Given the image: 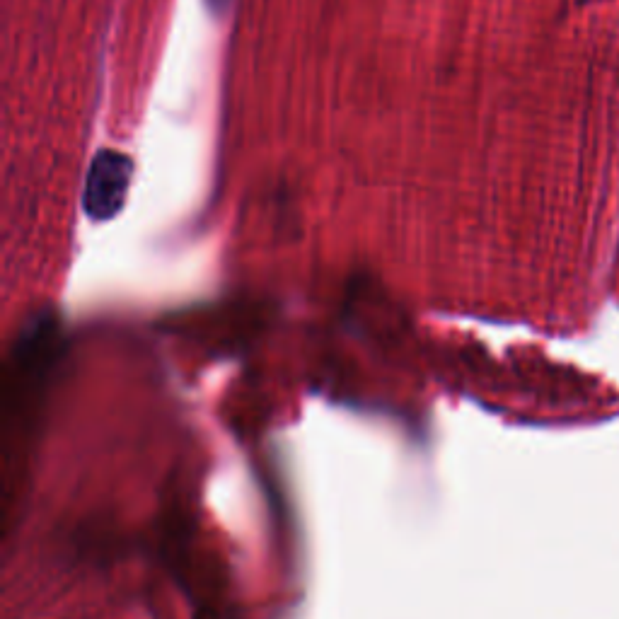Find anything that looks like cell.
Listing matches in <instances>:
<instances>
[{
	"instance_id": "obj_1",
	"label": "cell",
	"mask_w": 619,
	"mask_h": 619,
	"mask_svg": "<svg viewBox=\"0 0 619 619\" xmlns=\"http://www.w3.org/2000/svg\"><path fill=\"white\" fill-rule=\"evenodd\" d=\"M133 177V163L117 150H102L85 179L83 208L92 221H109L124 208Z\"/></svg>"
},
{
	"instance_id": "obj_2",
	"label": "cell",
	"mask_w": 619,
	"mask_h": 619,
	"mask_svg": "<svg viewBox=\"0 0 619 619\" xmlns=\"http://www.w3.org/2000/svg\"><path fill=\"white\" fill-rule=\"evenodd\" d=\"M206 5L213 15L223 17L230 10V5H233V0H206Z\"/></svg>"
}]
</instances>
